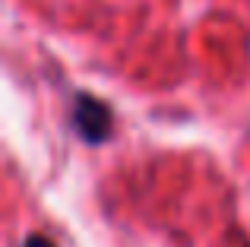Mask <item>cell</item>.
I'll use <instances>...</instances> for the list:
<instances>
[{
	"mask_svg": "<svg viewBox=\"0 0 250 247\" xmlns=\"http://www.w3.org/2000/svg\"><path fill=\"white\" fill-rule=\"evenodd\" d=\"M22 247H57V244H54V241H48L44 235H29Z\"/></svg>",
	"mask_w": 250,
	"mask_h": 247,
	"instance_id": "cell-2",
	"label": "cell"
},
{
	"mask_svg": "<svg viewBox=\"0 0 250 247\" xmlns=\"http://www.w3.org/2000/svg\"><path fill=\"white\" fill-rule=\"evenodd\" d=\"M73 127L80 130V136L85 143H104L114 133V114L95 95L80 92L73 102Z\"/></svg>",
	"mask_w": 250,
	"mask_h": 247,
	"instance_id": "cell-1",
	"label": "cell"
}]
</instances>
